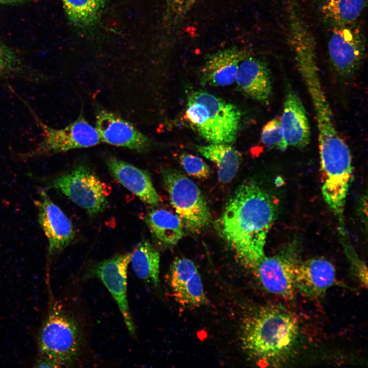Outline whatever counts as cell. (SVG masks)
Listing matches in <instances>:
<instances>
[{
	"label": "cell",
	"mask_w": 368,
	"mask_h": 368,
	"mask_svg": "<svg viewBox=\"0 0 368 368\" xmlns=\"http://www.w3.org/2000/svg\"><path fill=\"white\" fill-rule=\"evenodd\" d=\"M328 52L336 73L343 78H351L359 68L364 57L363 34L359 29L351 24L333 27Z\"/></svg>",
	"instance_id": "9"
},
{
	"label": "cell",
	"mask_w": 368,
	"mask_h": 368,
	"mask_svg": "<svg viewBox=\"0 0 368 368\" xmlns=\"http://www.w3.org/2000/svg\"><path fill=\"white\" fill-rule=\"evenodd\" d=\"M168 280L173 296L180 305L193 308L206 304L201 278L192 260L175 259L170 267Z\"/></svg>",
	"instance_id": "14"
},
{
	"label": "cell",
	"mask_w": 368,
	"mask_h": 368,
	"mask_svg": "<svg viewBox=\"0 0 368 368\" xmlns=\"http://www.w3.org/2000/svg\"><path fill=\"white\" fill-rule=\"evenodd\" d=\"M131 252L119 254L94 265L88 277L103 283L116 301L130 334L135 336V327L130 312L127 297V269Z\"/></svg>",
	"instance_id": "10"
},
{
	"label": "cell",
	"mask_w": 368,
	"mask_h": 368,
	"mask_svg": "<svg viewBox=\"0 0 368 368\" xmlns=\"http://www.w3.org/2000/svg\"><path fill=\"white\" fill-rule=\"evenodd\" d=\"M105 162L115 179L141 201L153 206L158 204L160 197L148 172L113 156L106 157Z\"/></svg>",
	"instance_id": "17"
},
{
	"label": "cell",
	"mask_w": 368,
	"mask_h": 368,
	"mask_svg": "<svg viewBox=\"0 0 368 368\" xmlns=\"http://www.w3.org/2000/svg\"><path fill=\"white\" fill-rule=\"evenodd\" d=\"M295 57L315 111L320 162L352 158L348 145L335 128L332 111L321 85L314 52H303L297 54Z\"/></svg>",
	"instance_id": "4"
},
{
	"label": "cell",
	"mask_w": 368,
	"mask_h": 368,
	"mask_svg": "<svg viewBox=\"0 0 368 368\" xmlns=\"http://www.w3.org/2000/svg\"><path fill=\"white\" fill-rule=\"evenodd\" d=\"M161 174L170 203L185 226L194 233L206 227L211 221L210 210L195 183L177 170L163 168Z\"/></svg>",
	"instance_id": "7"
},
{
	"label": "cell",
	"mask_w": 368,
	"mask_h": 368,
	"mask_svg": "<svg viewBox=\"0 0 368 368\" xmlns=\"http://www.w3.org/2000/svg\"><path fill=\"white\" fill-rule=\"evenodd\" d=\"M289 252L266 257L254 271L263 287L270 293L282 298L290 300L294 295V275L298 263Z\"/></svg>",
	"instance_id": "13"
},
{
	"label": "cell",
	"mask_w": 368,
	"mask_h": 368,
	"mask_svg": "<svg viewBox=\"0 0 368 368\" xmlns=\"http://www.w3.org/2000/svg\"><path fill=\"white\" fill-rule=\"evenodd\" d=\"M185 119L210 143H227L236 139L241 113L234 104L209 93L192 91L188 96Z\"/></svg>",
	"instance_id": "3"
},
{
	"label": "cell",
	"mask_w": 368,
	"mask_h": 368,
	"mask_svg": "<svg viewBox=\"0 0 368 368\" xmlns=\"http://www.w3.org/2000/svg\"><path fill=\"white\" fill-rule=\"evenodd\" d=\"M143 220L154 239L160 245L174 246L183 236L181 219L169 211L162 209L150 210L144 215Z\"/></svg>",
	"instance_id": "20"
},
{
	"label": "cell",
	"mask_w": 368,
	"mask_h": 368,
	"mask_svg": "<svg viewBox=\"0 0 368 368\" xmlns=\"http://www.w3.org/2000/svg\"><path fill=\"white\" fill-rule=\"evenodd\" d=\"M336 270L324 258L298 262L294 275L295 290L303 295L316 298L322 296L336 283Z\"/></svg>",
	"instance_id": "15"
},
{
	"label": "cell",
	"mask_w": 368,
	"mask_h": 368,
	"mask_svg": "<svg viewBox=\"0 0 368 368\" xmlns=\"http://www.w3.org/2000/svg\"><path fill=\"white\" fill-rule=\"evenodd\" d=\"M101 142L140 152L153 146V141L140 132L131 123L103 108L96 112V128Z\"/></svg>",
	"instance_id": "12"
},
{
	"label": "cell",
	"mask_w": 368,
	"mask_h": 368,
	"mask_svg": "<svg viewBox=\"0 0 368 368\" xmlns=\"http://www.w3.org/2000/svg\"><path fill=\"white\" fill-rule=\"evenodd\" d=\"M338 160H349V159H338ZM328 162V161H327ZM324 163V162H323Z\"/></svg>",
	"instance_id": "30"
},
{
	"label": "cell",
	"mask_w": 368,
	"mask_h": 368,
	"mask_svg": "<svg viewBox=\"0 0 368 368\" xmlns=\"http://www.w3.org/2000/svg\"><path fill=\"white\" fill-rule=\"evenodd\" d=\"M84 344L78 320L61 307L54 305L43 321L38 336L40 357L58 367L68 366L79 359Z\"/></svg>",
	"instance_id": "5"
},
{
	"label": "cell",
	"mask_w": 368,
	"mask_h": 368,
	"mask_svg": "<svg viewBox=\"0 0 368 368\" xmlns=\"http://www.w3.org/2000/svg\"><path fill=\"white\" fill-rule=\"evenodd\" d=\"M275 215L272 198L254 180L244 181L230 196L218 229L246 267L254 270L265 256L266 238Z\"/></svg>",
	"instance_id": "1"
},
{
	"label": "cell",
	"mask_w": 368,
	"mask_h": 368,
	"mask_svg": "<svg viewBox=\"0 0 368 368\" xmlns=\"http://www.w3.org/2000/svg\"><path fill=\"white\" fill-rule=\"evenodd\" d=\"M300 326L296 317L279 305L262 306L244 320L242 347L250 357L266 364L286 359L297 343Z\"/></svg>",
	"instance_id": "2"
},
{
	"label": "cell",
	"mask_w": 368,
	"mask_h": 368,
	"mask_svg": "<svg viewBox=\"0 0 368 368\" xmlns=\"http://www.w3.org/2000/svg\"><path fill=\"white\" fill-rule=\"evenodd\" d=\"M14 77L39 78L33 73L28 71L11 48L0 42V80Z\"/></svg>",
	"instance_id": "25"
},
{
	"label": "cell",
	"mask_w": 368,
	"mask_h": 368,
	"mask_svg": "<svg viewBox=\"0 0 368 368\" xmlns=\"http://www.w3.org/2000/svg\"><path fill=\"white\" fill-rule=\"evenodd\" d=\"M39 198L35 201L38 221L49 242L50 257L61 252L74 240L75 232L71 220L50 198L45 191H39Z\"/></svg>",
	"instance_id": "11"
},
{
	"label": "cell",
	"mask_w": 368,
	"mask_h": 368,
	"mask_svg": "<svg viewBox=\"0 0 368 368\" xmlns=\"http://www.w3.org/2000/svg\"><path fill=\"white\" fill-rule=\"evenodd\" d=\"M283 135L288 146L304 148L310 140V128L306 109L290 86L286 89L280 118Z\"/></svg>",
	"instance_id": "18"
},
{
	"label": "cell",
	"mask_w": 368,
	"mask_h": 368,
	"mask_svg": "<svg viewBox=\"0 0 368 368\" xmlns=\"http://www.w3.org/2000/svg\"><path fill=\"white\" fill-rule=\"evenodd\" d=\"M245 50L230 48L213 54L206 60L201 73V82L212 86H225L236 80L239 64Z\"/></svg>",
	"instance_id": "19"
},
{
	"label": "cell",
	"mask_w": 368,
	"mask_h": 368,
	"mask_svg": "<svg viewBox=\"0 0 368 368\" xmlns=\"http://www.w3.org/2000/svg\"><path fill=\"white\" fill-rule=\"evenodd\" d=\"M366 0H320L323 19L332 27L352 24L360 16Z\"/></svg>",
	"instance_id": "23"
},
{
	"label": "cell",
	"mask_w": 368,
	"mask_h": 368,
	"mask_svg": "<svg viewBox=\"0 0 368 368\" xmlns=\"http://www.w3.org/2000/svg\"><path fill=\"white\" fill-rule=\"evenodd\" d=\"M236 81L239 89L247 97L260 102L269 101L272 86L268 66L246 51L239 64Z\"/></svg>",
	"instance_id": "16"
},
{
	"label": "cell",
	"mask_w": 368,
	"mask_h": 368,
	"mask_svg": "<svg viewBox=\"0 0 368 368\" xmlns=\"http://www.w3.org/2000/svg\"><path fill=\"white\" fill-rule=\"evenodd\" d=\"M28 0H0V3L3 4H15L24 2Z\"/></svg>",
	"instance_id": "28"
},
{
	"label": "cell",
	"mask_w": 368,
	"mask_h": 368,
	"mask_svg": "<svg viewBox=\"0 0 368 368\" xmlns=\"http://www.w3.org/2000/svg\"><path fill=\"white\" fill-rule=\"evenodd\" d=\"M261 141L269 149L285 151L288 147L284 137L280 118L275 117L262 128Z\"/></svg>",
	"instance_id": "26"
},
{
	"label": "cell",
	"mask_w": 368,
	"mask_h": 368,
	"mask_svg": "<svg viewBox=\"0 0 368 368\" xmlns=\"http://www.w3.org/2000/svg\"><path fill=\"white\" fill-rule=\"evenodd\" d=\"M176 4L179 5H187L196 1V0H173Z\"/></svg>",
	"instance_id": "29"
},
{
	"label": "cell",
	"mask_w": 368,
	"mask_h": 368,
	"mask_svg": "<svg viewBox=\"0 0 368 368\" xmlns=\"http://www.w3.org/2000/svg\"><path fill=\"white\" fill-rule=\"evenodd\" d=\"M180 164L188 174L198 179L208 178L211 170L200 157L190 153H183L179 157Z\"/></svg>",
	"instance_id": "27"
},
{
	"label": "cell",
	"mask_w": 368,
	"mask_h": 368,
	"mask_svg": "<svg viewBox=\"0 0 368 368\" xmlns=\"http://www.w3.org/2000/svg\"><path fill=\"white\" fill-rule=\"evenodd\" d=\"M70 19L77 26L93 25L98 19L104 6L105 0H61Z\"/></svg>",
	"instance_id": "24"
},
{
	"label": "cell",
	"mask_w": 368,
	"mask_h": 368,
	"mask_svg": "<svg viewBox=\"0 0 368 368\" xmlns=\"http://www.w3.org/2000/svg\"><path fill=\"white\" fill-rule=\"evenodd\" d=\"M130 262L139 278L155 287L159 286L160 255L149 241L143 239L135 246L131 252Z\"/></svg>",
	"instance_id": "22"
},
{
	"label": "cell",
	"mask_w": 368,
	"mask_h": 368,
	"mask_svg": "<svg viewBox=\"0 0 368 368\" xmlns=\"http://www.w3.org/2000/svg\"><path fill=\"white\" fill-rule=\"evenodd\" d=\"M196 149L216 165L218 179L221 182L227 183L235 177L240 166L241 155L229 144L211 143L198 146Z\"/></svg>",
	"instance_id": "21"
},
{
	"label": "cell",
	"mask_w": 368,
	"mask_h": 368,
	"mask_svg": "<svg viewBox=\"0 0 368 368\" xmlns=\"http://www.w3.org/2000/svg\"><path fill=\"white\" fill-rule=\"evenodd\" d=\"M47 188L62 193L90 217L103 212L108 205L107 185L85 164L54 177Z\"/></svg>",
	"instance_id": "6"
},
{
	"label": "cell",
	"mask_w": 368,
	"mask_h": 368,
	"mask_svg": "<svg viewBox=\"0 0 368 368\" xmlns=\"http://www.w3.org/2000/svg\"><path fill=\"white\" fill-rule=\"evenodd\" d=\"M40 127V141L27 154L28 157L51 155L75 149L88 148L100 143L95 128L85 119L82 111L77 119L67 126L56 129L47 125L32 112Z\"/></svg>",
	"instance_id": "8"
}]
</instances>
